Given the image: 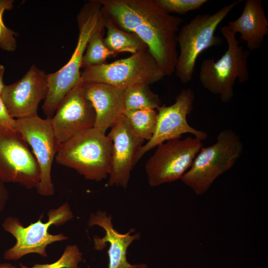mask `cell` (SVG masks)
Instances as JSON below:
<instances>
[{
	"instance_id": "e0dca14e",
	"label": "cell",
	"mask_w": 268,
	"mask_h": 268,
	"mask_svg": "<svg viewBox=\"0 0 268 268\" xmlns=\"http://www.w3.org/2000/svg\"><path fill=\"white\" fill-rule=\"evenodd\" d=\"M84 95L92 104L95 113L94 128L105 134L124 110V90L110 85L84 82Z\"/></svg>"
},
{
	"instance_id": "5b68a950",
	"label": "cell",
	"mask_w": 268,
	"mask_h": 268,
	"mask_svg": "<svg viewBox=\"0 0 268 268\" xmlns=\"http://www.w3.org/2000/svg\"><path fill=\"white\" fill-rule=\"evenodd\" d=\"M243 151L239 136L231 129L224 130L214 144L201 148L181 180L197 195H203L219 176L233 167Z\"/></svg>"
},
{
	"instance_id": "6da1fadb",
	"label": "cell",
	"mask_w": 268,
	"mask_h": 268,
	"mask_svg": "<svg viewBox=\"0 0 268 268\" xmlns=\"http://www.w3.org/2000/svg\"><path fill=\"white\" fill-rule=\"evenodd\" d=\"M98 0L118 27L142 40L165 76L175 72L182 18L163 11L156 0Z\"/></svg>"
},
{
	"instance_id": "3957f363",
	"label": "cell",
	"mask_w": 268,
	"mask_h": 268,
	"mask_svg": "<svg viewBox=\"0 0 268 268\" xmlns=\"http://www.w3.org/2000/svg\"><path fill=\"white\" fill-rule=\"evenodd\" d=\"M103 15V8L97 0L85 4L78 13V40L68 62L58 71L47 74L48 90L42 109L46 118L51 119L65 96L81 79L82 60L88 40Z\"/></svg>"
},
{
	"instance_id": "2e32d148",
	"label": "cell",
	"mask_w": 268,
	"mask_h": 268,
	"mask_svg": "<svg viewBox=\"0 0 268 268\" xmlns=\"http://www.w3.org/2000/svg\"><path fill=\"white\" fill-rule=\"evenodd\" d=\"M112 219V216L105 211L99 210L90 214L88 221L89 227L98 226L105 231V235L102 238L94 236V249L103 250L107 244H109L108 268H146L145 264L133 265L127 259L128 247L134 240L140 238L139 234L131 235L135 231L134 228L125 234L119 233L114 228Z\"/></svg>"
},
{
	"instance_id": "ffe728a7",
	"label": "cell",
	"mask_w": 268,
	"mask_h": 268,
	"mask_svg": "<svg viewBox=\"0 0 268 268\" xmlns=\"http://www.w3.org/2000/svg\"><path fill=\"white\" fill-rule=\"evenodd\" d=\"M124 103L125 110H155L161 106V100L149 85L139 83L124 90Z\"/></svg>"
},
{
	"instance_id": "8fae6325",
	"label": "cell",
	"mask_w": 268,
	"mask_h": 268,
	"mask_svg": "<svg viewBox=\"0 0 268 268\" xmlns=\"http://www.w3.org/2000/svg\"><path fill=\"white\" fill-rule=\"evenodd\" d=\"M16 130L31 147L38 164L40 180L36 188L38 193L43 196L54 195L55 188L51 170L60 144L55 136L51 119H43L37 115L16 119Z\"/></svg>"
},
{
	"instance_id": "83f0119b",
	"label": "cell",
	"mask_w": 268,
	"mask_h": 268,
	"mask_svg": "<svg viewBox=\"0 0 268 268\" xmlns=\"http://www.w3.org/2000/svg\"><path fill=\"white\" fill-rule=\"evenodd\" d=\"M5 70L4 67L1 65H0V95L1 94L4 89L5 85H4L3 81V76Z\"/></svg>"
},
{
	"instance_id": "9c48e42d",
	"label": "cell",
	"mask_w": 268,
	"mask_h": 268,
	"mask_svg": "<svg viewBox=\"0 0 268 268\" xmlns=\"http://www.w3.org/2000/svg\"><path fill=\"white\" fill-rule=\"evenodd\" d=\"M202 147V140L191 136L157 145L145 165L149 186L156 187L181 179Z\"/></svg>"
},
{
	"instance_id": "cb8c5ba5",
	"label": "cell",
	"mask_w": 268,
	"mask_h": 268,
	"mask_svg": "<svg viewBox=\"0 0 268 268\" xmlns=\"http://www.w3.org/2000/svg\"><path fill=\"white\" fill-rule=\"evenodd\" d=\"M13 0H0V48L8 52H13L16 48L15 36L16 33L4 24L2 15L6 10L13 8Z\"/></svg>"
},
{
	"instance_id": "7c38bea8",
	"label": "cell",
	"mask_w": 268,
	"mask_h": 268,
	"mask_svg": "<svg viewBox=\"0 0 268 268\" xmlns=\"http://www.w3.org/2000/svg\"><path fill=\"white\" fill-rule=\"evenodd\" d=\"M195 99V93L191 88L181 90L175 102L170 106H160L157 110V121L152 137L137 153L135 164L148 151L167 141L180 138L187 133L204 140L207 134L191 127L188 123L187 117L192 112Z\"/></svg>"
},
{
	"instance_id": "ac0fdd59",
	"label": "cell",
	"mask_w": 268,
	"mask_h": 268,
	"mask_svg": "<svg viewBox=\"0 0 268 268\" xmlns=\"http://www.w3.org/2000/svg\"><path fill=\"white\" fill-rule=\"evenodd\" d=\"M233 33L240 34L250 52L260 49L268 35V20L261 0H247L240 16L227 25Z\"/></svg>"
},
{
	"instance_id": "277c9868",
	"label": "cell",
	"mask_w": 268,
	"mask_h": 268,
	"mask_svg": "<svg viewBox=\"0 0 268 268\" xmlns=\"http://www.w3.org/2000/svg\"><path fill=\"white\" fill-rule=\"evenodd\" d=\"M220 31L227 42V49L218 60L211 58L202 62L199 79L204 88L218 95L221 102L226 103L234 96L235 80L243 83L250 78L248 60L250 52L239 45L236 34L227 25L222 27Z\"/></svg>"
},
{
	"instance_id": "8992f818",
	"label": "cell",
	"mask_w": 268,
	"mask_h": 268,
	"mask_svg": "<svg viewBox=\"0 0 268 268\" xmlns=\"http://www.w3.org/2000/svg\"><path fill=\"white\" fill-rule=\"evenodd\" d=\"M242 0L225 5L213 14H200L179 31L177 42L180 48L175 72L184 84L193 78L197 58L204 50L220 45L221 37L215 35L219 24Z\"/></svg>"
},
{
	"instance_id": "9a60e30c",
	"label": "cell",
	"mask_w": 268,
	"mask_h": 268,
	"mask_svg": "<svg viewBox=\"0 0 268 268\" xmlns=\"http://www.w3.org/2000/svg\"><path fill=\"white\" fill-rule=\"evenodd\" d=\"M48 90L47 74L33 65L21 79L5 85L1 96L9 115L19 119L37 115Z\"/></svg>"
},
{
	"instance_id": "d6986e66",
	"label": "cell",
	"mask_w": 268,
	"mask_h": 268,
	"mask_svg": "<svg viewBox=\"0 0 268 268\" xmlns=\"http://www.w3.org/2000/svg\"><path fill=\"white\" fill-rule=\"evenodd\" d=\"M103 25L107 30L104 41L115 55L122 52H128L132 55L148 49L137 35L118 27L103 9Z\"/></svg>"
},
{
	"instance_id": "ba28073f",
	"label": "cell",
	"mask_w": 268,
	"mask_h": 268,
	"mask_svg": "<svg viewBox=\"0 0 268 268\" xmlns=\"http://www.w3.org/2000/svg\"><path fill=\"white\" fill-rule=\"evenodd\" d=\"M165 76L148 49L110 64L86 67L81 72L84 82L105 83L122 90L136 84L149 85Z\"/></svg>"
},
{
	"instance_id": "7a4b0ae2",
	"label": "cell",
	"mask_w": 268,
	"mask_h": 268,
	"mask_svg": "<svg viewBox=\"0 0 268 268\" xmlns=\"http://www.w3.org/2000/svg\"><path fill=\"white\" fill-rule=\"evenodd\" d=\"M111 153L108 136L93 127L60 144L55 159L85 179L99 182L109 175Z\"/></svg>"
},
{
	"instance_id": "603a6c76",
	"label": "cell",
	"mask_w": 268,
	"mask_h": 268,
	"mask_svg": "<svg viewBox=\"0 0 268 268\" xmlns=\"http://www.w3.org/2000/svg\"><path fill=\"white\" fill-rule=\"evenodd\" d=\"M82 260V254L76 245L66 246L62 255L56 262L48 264H36L27 267L20 264L21 268H78V264Z\"/></svg>"
},
{
	"instance_id": "d4e9b609",
	"label": "cell",
	"mask_w": 268,
	"mask_h": 268,
	"mask_svg": "<svg viewBox=\"0 0 268 268\" xmlns=\"http://www.w3.org/2000/svg\"><path fill=\"white\" fill-rule=\"evenodd\" d=\"M163 11L170 14L176 13L185 14L187 12L200 9L207 0H156Z\"/></svg>"
},
{
	"instance_id": "4fadbf2b",
	"label": "cell",
	"mask_w": 268,
	"mask_h": 268,
	"mask_svg": "<svg viewBox=\"0 0 268 268\" xmlns=\"http://www.w3.org/2000/svg\"><path fill=\"white\" fill-rule=\"evenodd\" d=\"M83 84L81 79L65 96L51 118L59 144L94 127L95 111L84 95Z\"/></svg>"
},
{
	"instance_id": "f1b7e54d",
	"label": "cell",
	"mask_w": 268,
	"mask_h": 268,
	"mask_svg": "<svg viewBox=\"0 0 268 268\" xmlns=\"http://www.w3.org/2000/svg\"><path fill=\"white\" fill-rule=\"evenodd\" d=\"M0 268H21L16 267L9 263H1L0 264Z\"/></svg>"
},
{
	"instance_id": "52a82bcc",
	"label": "cell",
	"mask_w": 268,
	"mask_h": 268,
	"mask_svg": "<svg viewBox=\"0 0 268 268\" xmlns=\"http://www.w3.org/2000/svg\"><path fill=\"white\" fill-rule=\"evenodd\" d=\"M47 215L48 219L46 222L42 221V213L37 221L31 223L27 227H24L16 217L9 216L5 218L2 227L15 238L16 243L5 251L4 259L17 260L31 253L46 257V248L48 245L68 239L63 233L52 234L49 232L52 225L60 226L73 217L68 202H65L57 208L49 209Z\"/></svg>"
},
{
	"instance_id": "7402d4cb",
	"label": "cell",
	"mask_w": 268,
	"mask_h": 268,
	"mask_svg": "<svg viewBox=\"0 0 268 268\" xmlns=\"http://www.w3.org/2000/svg\"><path fill=\"white\" fill-rule=\"evenodd\" d=\"M123 114L139 137L144 140L150 139L156 124L157 113L155 110H124Z\"/></svg>"
},
{
	"instance_id": "4316f807",
	"label": "cell",
	"mask_w": 268,
	"mask_h": 268,
	"mask_svg": "<svg viewBox=\"0 0 268 268\" xmlns=\"http://www.w3.org/2000/svg\"><path fill=\"white\" fill-rule=\"evenodd\" d=\"M9 199V192L4 183L0 179V213L4 210Z\"/></svg>"
},
{
	"instance_id": "30bf717a",
	"label": "cell",
	"mask_w": 268,
	"mask_h": 268,
	"mask_svg": "<svg viewBox=\"0 0 268 268\" xmlns=\"http://www.w3.org/2000/svg\"><path fill=\"white\" fill-rule=\"evenodd\" d=\"M0 179L36 188L40 180L37 160L29 145L17 130L0 127Z\"/></svg>"
},
{
	"instance_id": "44dd1931",
	"label": "cell",
	"mask_w": 268,
	"mask_h": 268,
	"mask_svg": "<svg viewBox=\"0 0 268 268\" xmlns=\"http://www.w3.org/2000/svg\"><path fill=\"white\" fill-rule=\"evenodd\" d=\"M104 29L102 15L95 30L88 40L82 57V67L105 64L108 58L115 56L105 44L103 38Z\"/></svg>"
},
{
	"instance_id": "5bb4252c",
	"label": "cell",
	"mask_w": 268,
	"mask_h": 268,
	"mask_svg": "<svg viewBox=\"0 0 268 268\" xmlns=\"http://www.w3.org/2000/svg\"><path fill=\"white\" fill-rule=\"evenodd\" d=\"M108 136L112 142L108 184L127 189L135 156L144 140L134 132L125 116L120 115L111 125Z\"/></svg>"
},
{
	"instance_id": "484cf974",
	"label": "cell",
	"mask_w": 268,
	"mask_h": 268,
	"mask_svg": "<svg viewBox=\"0 0 268 268\" xmlns=\"http://www.w3.org/2000/svg\"><path fill=\"white\" fill-rule=\"evenodd\" d=\"M0 127L16 130V119H14L9 115L1 95H0Z\"/></svg>"
}]
</instances>
